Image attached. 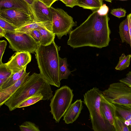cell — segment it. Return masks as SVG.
Masks as SVG:
<instances>
[{
  "label": "cell",
  "mask_w": 131,
  "mask_h": 131,
  "mask_svg": "<svg viewBox=\"0 0 131 131\" xmlns=\"http://www.w3.org/2000/svg\"><path fill=\"white\" fill-rule=\"evenodd\" d=\"M126 12L124 9L120 8L112 9L110 13L115 16L120 18L125 16Z\"/></svg>",
  "instance_id": "obj_29"
},
{
  "label": "cell",
  "mask_w": 131,
  "mask_h": 131,
  "mask_svg": "<svg viewBox=\"0 0 131 131\" xmlns=\"http://www.w3.org/2000/svg\"><path fill=\"white\" fill-rule=\"evenodd\" d=\"M59 60V75L61 81L63 79H67L70 75L71 71L68 68L67 58H62L60 57Z\"/></svg>",
  "instance_id": "obj_22"
},
{
  "label": "cell",
  "mask_w": 131,
  "mask_h": 131,
  "mask_svg": "<svg viewBox=\"0 0 131 131\" xmlns=\"http://www.w3.org/2000/svg\"><path fill=\"white\" fill-rule=\"evenodd\" d=\"M82 102L81 99H78L71 104L63 116L66 123H72L76 120L83 109Z\"/></svg>",
  "instance_id": "obj_15"
},
{
  "label": "cell",
  "mask_w": 131,
  "mask_h": 131,
  "mask_svg": "<svg viewBox=\"0 0 131 131\" xmlns=\"http://www.w3.org/2000/svg\"><path fill=\"white\" fill-rule=\"evenodd\" d=\"M0 27L6 31H15L17 28L6 21L0 17Z\"/></svg>",
  "instance_id": "obj_28"
},
{
  "label": "cell",
  "mask_w": 131,
  "mask_h": 131,
  "mask_svg": "<svg viewBox=\"0 0 131 131\" xmlns=\"http://www.w3.org/2000/svg\"><path fill=\"white\" fill-rule=\"evenodd\" d=\"M52 14V32L60 39L64 35L70 34L72 28L77 25L73 18L61 8L50 7Z\"/></svg>",
  "instance_id": "obj_7"
},
{
  "label": "cell",
  "mask_w": 131,
  "mask_h": 131,
  "mask_svg": "<svg viewBox=\"0 0 131 131\" xmlns=\"http://www.w3.org/2000/svg\"><path fill=\"white\" fill-rule=\"evenodd\" d=\"M72 90L66 85L57 89L51 98L50 112L56 123H58L72 102L74 94Z\"/></svg>",
  "instance_id": "obj_5"
},
{
  "label": "cell",
  "mask_w": 131,
  "mask_h": 131,
  "mask_svg": "<svg viewBox=\"0 0 131 131\" xmlns=\"http://www.w3.org/2000/svg\"><path fill=\"white\" fill-rule=\"evenodd\" d=\"M7 45V42L5 40L0 41V64L2 63V57Z\"/></svg>",
  "instance_id": "obj_32"
},
{
  "label": "cell",
  "mask_w": 131,
  "mask_h": 131,
  "mask_svg": "<svg viewBox=\"0 0 131 131\" xmlns=\"http://www.w3.org/2000/svg\"><path fill=\"white\" fill-rule=\"evenodd\" d=\"M52 22H38L35 21L27 25L16 29L15 31L26 33L30 31L36 29L39 27H42L52 32Z\"/></svg>",
  "instance_id": "obj_17"
},
{
  "label": "cell",
  "mask_w": 131,
  "mask_h": 131,
  "mask_svg": "<svg viewBox=\"0 0 131 131\" xmlns=\"http://www.w3.org/2000/svg\"><path fill=\"white\" fill-rule=\"evenodd\" d=\"M30 6H31L36 0H24Z\"/></svg>",
  "instance_id": "obj_38"
},
{
  "label": "cell",
  "mask_w": 131,
  "mask_h": 131,
  "mask_svg": "<svg viewBox=\"0 0 131 131\" xmlns=\"http://www.w3.org/2000/svg\"><path fill=\"white\" fill-rule=\"evenodd\" d=\"M21 131H40L39 127L34 123L31 122L26 121L19 125Z\"/></svg>",
  "instance_id": "obj_27"
},
{
  "label": "cell",
  "mask_w": 131,
  "mask_h": 131,
  "mask_svg": "<svg viewBox=\"0 0 131 131\" xmlns=\"http://www.w3.org/2000/svg\"><path fill=\"white\" fill-rule=\"evenodd\" d=\"M12 71L6 66L5 63L0 64V86L9 77Z\"/></svg>",
  "instance_id": "obj_26"
},
{
  "label": "cell",
  "mask_w": 131,
  "mask_h": 131,
  "mask_svg": "<svg viewBox=\"0 0 131 131\" xmlns=\"http://www.w3.org/2000/svg\"><path fill=\"white\" fill-rule=\"evenodd\" d=\"M65 5L67 6L73 8L76 6L77 0H67Z\"/></svg>",
  "instance_id": "obj_35"
},
{
  "label": "cell",
  "mask_w": 131,
  "mask_h": 131,
  "mask_svg": "<svg viewBox=\"0 0 131 131\" xmlns=\"http://www.w3.org/2000/svg\"><path fill=\"white\" fill-rule=\"evenodd\" d=\"M27 66L20 71L15 73H12L9 77L0 86V89L7 88L13 85L20 79L26 72Z\"/></svg>",
  "instance_id": "obj_20"
},
{
  "label": "cell",
  "mask_w": 131,
  "mask_h": 131,
  "mask_svg": "<svg viewBox=\"0 0 131 131\" xmlns=\"http://www.w3.org/2000/svg\"><path fill=\"white\" fill-rule=\"evenodd\" d=\"M29 72H26L16 83L5 89H0V106L1 107L12 96L19 86L24 83L29 77Z\"/></svg>",
  "instance_id": "obj_13"
},
{
  "label": "cell",
  "mask_w": 131,
  "mask_h": 131,
  "mask_svg": "<svg viewBox=\"0 0 131 131\" xmlns=\"http://www.w3.org/2000/svg\"><path fill=\"white\" fill-rule=\"evenodd\" d=\"M43 96L41 93L35 94L23 101L17 106V108L28 106L41 100H43Z\"/></svg>",
  "instance_id": "obj_23"
},
{
  "label": "cell",
  "mask_w": 131,
  "mask_h": 131,
  "mask_svg": "<svg viewBox=\"0 0 131 131\" xmlns=\"http://www.w3.org/2000/svg\"><path fill=\"white\" fill-rule=\"evenodd\" d=\"M50 85L40 73H34L29 75L27 80L4 103L10 111L17 108L25 100L35 94L41 93L44 101H48L53 96Z\"/></svg>",
  "instance_id": "obj_3"
},
{
  "label": "cell",
  "mask_w": 131,
  "mask_h": 131,
  "mask_svg": "<svg viewBox=\"0 0 131 131\" xmlns=\"http://www.w3.org/2000/svg\"><path fill=\"white\" fill-rule=\"evenodd\" d=\"M102 91L94 87L84 95L83 103L88 108L90 118L94 131L111 130L112 127L104 118L100 110Z\"/></svg>",
  "instance_id": "obj_4"
},
{
  "label": "cell",
  "mask_w": 131,
  "mask_h": 131,
  "mask_svg": "<svg viewBox=\"0 0 131 131\" xmlns=\"http://www.w3.org/2000/svg\"><path fill=\"white\" fill-rule=\"evenodd\" d=\"M114 127L115 131H130L121 117L117 115L114 119Z\"/></svg>",
  "instance_id": "obj_25"
},
{
  "label": "cell",
  "mask_w": 131,
  "mask_h": 131,
  "mask_svg": "<svg viewBox=\"0 0 131 131\" xmlns=\"http://www.w3.org/2000/svg\"><path fill=\"white\" fill-rule=\"evenodd\" d=\"M114 104L117 115L121 117L131 131V107Z\"/></svg>",
  "instance_id": "obj_16"
},
{
  "label": "cell",
  "mask_w": 131,
  "mask_h": 131,
  "mask_svg": "<svg viewBox=\"0 0 131 131\" xmlns=\"http://www.w3.org/2000/svg\"><path fill=\"white\" fill-rule=\"evenodd\" d=\"M119 0V1H127L128 0Z\"/></svg>",
  "instance_id": "obj_42"
},
{
  "label": "cell",
  "mask_w": 131,
  "mask_h": 131,
  "mask_svg": "<svg viewBox=\"0 0 131 131\" xmlns=\"http://www.w3.org/2000/svg\"><path fill=\"white\" fill-rule=\"evenodd\" d=\"M26 33L29 34L36 42L40 44L41 36L39 32L37 29L30 31Z\"/></svg>",
  "instance_id": "obj_30"
},
{
  "label": "cell",
  "mask_w": 131,
  "mask_h": 131,
  "mask_svg": "<svg viewBox=\"0 0 131 131\" xmlns=\"http://www.w3.org/2000/svg\"><path fill=\"white\" fill-rule=\"evenodd\" d=\"M4 37L9 43V48L14 51L34 53L40 45L26 33L6 31Z\"/></svg>",
  "instance_id": "obj_6"
},
{
  "label": "cell",
  "mask_w": 131,
  "mask_h": 131,
  "mask_svg": "<svg viewBox=\"0 0 131 131\" xmlns=\"http://www.w3.org/2000/svg\"><path fill=\"white\" fill-rule=\"evenodd\" d=\"M6 32V30L0 27V36L1 38L4 37Z\"/></svg>",
  "instance_id": "obj_37"
},
{
  "label": "cell",
  "mask_w": 131,
  "mask_h": 131,
  "mask_svg": "<svg viewBox=\"0 0 131 131\" xmlns=\"http://www.w3.org/2000/svg\"><path fill=\"white\" fill-rule=\"evenodd\" d=\"M108 10V7L105 4H104L97 10V12L100 15H104L107 14Z\"/></svg>",
  "instance_id": "obj_33"
},
{
  "label": "cell",
  "mask_w": 131,
  "mask_h": 131,
  "mask_svg": "<svg viewBox=\"0 0 131 131\" xmlns=\"http://www.w3.org/2000/svg\"><path fill=\"white\" fill-rule=\"evenodd\" d=\"M119 81L131 88V71L126 74L125 77L120 79Z\"/></svg>",
  "instance_id": "obj_31"
},
{
  "label": "cell",
  "mask_w": 131,
  "mask_h": 131,
  "mask_svg": "<svg viewBox=\"0 0 131 131\" xmlns=\"http://www.w3.org/2000/svg\"><path fill=\"white\" fill-rule=\"evenodd\" d=\"M119 29V33L122 42H125L131 46V40L127 17L120 24Z\"/></svg>",
  "instance_id": "obj_18"
},
{
  "label": "cell",
  "mask_w": 131,
  "mask_h": 131,
  "mask_svg": "<svg viewBox=\"0 0 131 131\" xmlns=\"http://www.w3.org/2000/svg\"><path fill=\"white\" fill-rule=\"evenodd\" d=\"M107 14L100 15L94 10L69 34L67 44L73 48L90 46L101 48L108 46L111 31Z\"/></svg>",
  "instance_id": "obj_1"
},
{
  "label": "cell",
  "mask_w": 131,
  "mask_h": 131,
  "mask_svg": "<svg viewBox=\"0 0 131 131\" xmlns=\"http://www.w3.org/2000/svg\"><path fill=\"white\" fill-rule=\"evenodd\" d=\"M108 2L111 3L112 0H104Z\"/></svg>",
  "instance_id": "obj_41"
},
{
  "label": "cell",
  "mask_w": 131,
  "mask_h": 131,
  "mask_svg": "<svg viewBox=\"0 0 131 131\" xmlns=\"http://www.w3.org/2000/svg\"><path fill=\"white\" fill-rule=\"evenodd\" d=\"M61 1L63 3L65 4L66 3V1L67 0H59Z\"/></svg>",
  "instance_id": "obj_40"
},
{
  "label": "cell",
  "mask_w": 131,
  "mask_h": 131,
  "mask_svg": "<svg viewBox=\"0 0 131 131\" xmlns=\"http://www.w3.org/2000/svg\"><path fill=\"white\" fill-rule=\"evenodd\" d=\"M100 110L105 119L114 127V120L117 115L114 104L107 101L102 96L100 102Z\"/></svg>",
  "instance_id": "obj_14"
},
{
  "label": "cell",
  "mask_w": 131,
  "mask_h": 131,
  "mask_svg": "<svg viewBox=\"0 0 131 131\" xmlns=\"http://www.w3.org/2000/svg\"><path fill=\"white\" fill-rule=\"evenodd\" d=\"M97 0H77L76 6L92 10L99 9L102 6Z\"/></svg>",
  "instance_id": "obj_21"
},
{
  "label": "cell",
  "mask_w": 131,
  "mask_h": 131,
  "mask_svg": "<svg viewBox=\"0 0 131 131\" xmlns=\"http://www.w3.org/2000/svg\"><path fill=\"white\" fill-rule=\"evenodd\" d=\"M31 55L28 52L16 51L5 64L12 71L17 72L23 69L31 60Z\"/></svg>",
  "instance_id": "obj_10"
},
{
  "label": "cell",
  "mask_w": 131,
  "mask_h": 131,
  "mask_svg": "<svg viewBox=\"0 0 131 131\" xmlns=\"http://www.w3.org/2000/svg\"><path fill=\"white\" fill-rule=\"evenodd\" d=\"M54 40L47 46L39 45L35 52L40 73L50 85L60 87L59 52L60 50Z\"/></svg>",
  "instance_id": "obj_2"
},
{
  "label": "cell",
  "mask_w": 131,
  "mask_h": 131,
  "mask_svg": "<svg viewBox=\"0 0 131 131\" xmlns=\"http://www.w3.org/2000/svg\"><path fill=\"white\" fill-rule=\"evenodd\" d=\"M131 57V54L126 56L124 53H122L119 58V61L115 69L117 70H122L128 67Z\"/></svg>",
  "instance_id": "obj_24"
},
{
  "label": "cell",
  "mask_w": 131,
  "mask_h": 131,
  "mask_svg": "<svg viewBox=\"0 0 131 131\" xmlns=\"http://www.w3.org/2000/svg\"><path fill=\"white\" fill-rule=\"evenodd\" d=\"M0 17L18 28L35 21L26 12L14 9L0 10Z\"/></svg>",
  "instance_id": "obj_9"
},
{
  "label": "cell",
  "mask_w": 131,
  "mask_h": 131,
  "mask_svg": "<svg viewBox=\"0 0 131 131\" xmlns=\"http://www.w3.org/2000/svg\"><path fill=\"white\" fill-rule=\"evenodd\" d=\"M45 4L48 7H50L56 1L59 0H38Z\"/></svg>",
  "instance_id": "obj_34"
},
{
  "label": "cell",
  "mask_w": 131,
  "mask_h": 131,
  "mask_svg": "<svg viewBox=\"0 0 131 131\" xmlns=\"http://www.w3.org/2000/svg\"><path fill=\"white\" fill-rule=\"evenodd\" d=\"M37 29L39 31L41 35L40 45L47 46L54 40L55 35L52 32L42 27H39Z\"/></svg>",
  "instance_id": "obj_19"
},
{
  "label": "cell",
  "mask_w": 131,
  "mask_h": 131,
  "mask_svg": "<svg viewBox=\"0 0 131 131\" xmlns=\"http://www.w3.org/2000/svg\"><path fill=\"white\" fill-rule=\"evenodd\" d=\"M127 17L128 20L129 30L131 40V13L128 14ZM130 47H131V46Z\"/></svg>",
  "instance_id": "obj_36"
},
{
  "label": "cell",
  "mask_w": 131,
  "mask_h": 131,
  "mask_svg": "<svg viewBox=\"0 0 131 131\" xmlns=\"http://www.w3.org/2000/svg\"><path fill=\"white\" fill-rule=\"evenodd\" d=\"M102 95L113 104L131 107V88L121 82L111 84Z\"/></svg>",
  "instance_id": "obj_8"
},
{
  "label": "cell",
  "mask_w": 131,
  "mask_h": 131,
  "mask_svg": "<svg viewBox=\"0 0 131 131\" xmlns=\"http://www.w3.org/2000/svg\"><path fill=\"white\" fill-rule=\"evenodd\" d=\"M0 8V10L14 9L23 11L30 15L34 20L30 7L24 0H1Z\"/></svg>",
  "instance_id": "obj_12"
},
{
  "label": "cell",
  "mask_w": 131,
  "mask_h": 131,
  "mask_svg": "<svg viewBox=\"0 0 131 131\" xmlns=\"http://www.w3.org/2000/svg\"><path fill=\"white\" fill-rule=\"evenodd\" d=\"M102 5H103V0H97Z\"/></svg>",
  "instance_id": "obj_39"
},
{
  "label": "cell",
  "mask_w": 131,
  "mask_h": 131,
  "mask_svg": "<svg viewBox=\"0 0 131 131\" xmlns=\"http://www.w3.org/2000/svg\"><path fill=\"white\" fill-rule=\"evenodd\" d=\"M30 7L35 21L52 22V16L50 7L38 0L35 1Z\"/></svg>",
  "instance_id": "obj_11"
}]
</instances>
